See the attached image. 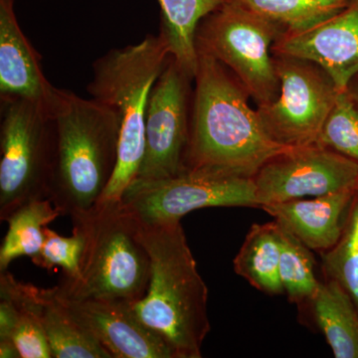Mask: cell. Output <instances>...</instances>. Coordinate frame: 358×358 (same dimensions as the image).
Instances as JSON below:
<instances>
[{"label":"cell","mask_w":358,"mask_h":358,"mask_svg":"<svg viewBox=\"0 0 358 358\" xmlns=\"http://www.w3.org/2000/svg\"><path fill=\"white\" fill-rule=\"evenodd\" d=\"M273 51L310 61L326 72L338 91L348 90L358 75V0L308 31L282 34Z\"/></svg>","instance_id":"obj_13"},{"label":"cell","mask_w":358,"mask_h":358,"mask_svg":"<svg viewBox=\"0 0 358 358\" xmlns=\"http://www.w3.org/2000/svg\"><path fill=\"white\" fill-rule=\"evenodd\" d=\"M186 169L214 167L253 178L275 155L291 148L266 131L249 94L227 67L199 52Z\"/></svg>","instance_id":"obj_1"},{"label":"cell","mask_w":358,"mask_h":358,"mask_svg":"<svg viewBox=\"0 0 358 358\" xmlns=\"http://www.w3.org/2000/svg\"><path fill=\"white\" fill-rule=\"evenodd\" d=\"M61 216L49 199L28 202L14 211L6 222L8 230L0 248V272L20 257L36 258L49 224Z\"/></svg>","instance_id":"obj_21"},{"label":"cell","mask_w":358,"mask_h":358,"mask_svg":"<svg viewBox=\"0 0 358 358\" xmlns=\"http://www.w3.org/2000/svg\"><path fill=\"white\" fill-rule=\"evenodd\" d=\"M85 244L84 234L76 227L73 228L71 237L61 236L55 231L47 227L42 248L32 262L47 270L61 268L64 273L62 280L73 281L80 275Z\"/></svg>","instance_id":"obj_26"},{"label":"cell","mask_w":358,"mask_h":358,"mask_svg":"<svg viewBox=\"0 0 358 358\" xmlns=\"http://www.w3.org/2000/svg\"><path fill=\"white\" fill-rule=\"evenodd\" d=\"M348 90L358 105V75L352 80V83L350 84Z\"/></svg>","instance_id":"obj_28"},{"label":"cell","mask_w":358,"mask_h":358,"mask_svg":"<svg viewBox=\"0 0 358 358\" xmlns=\"http://www.w3.org/2000/svg\"><path fill=\"white\" fill-rule=\"evenodd\" d=\"M317 143L358 162V105L348 90L336 94Z\"/></svg>","instance_id":"obj_25"},{"label":"cell","mask_w":358,"mask_h":358,"mask_svg":"<svg viewBox=\"0 0 358 358\" xmlns=\"http://www.w3.org/2000/svg\"><path fill=\"white\" fill-rule=\"evenodd\" d=\"M122 204L147 224L181 220L206 207H260L253 178L214 167L186 169L162 180H134Z\"/></svg>","instance_id":"obj_8"},{"label":"cell","mask_w":358,"mask_h":358,"mask_svg":"<svg viewBox=\"0 0 358 358\" xmlns=\"http://www.w3.org/2000/svg\"><path fill=\"white\" fill-rule=\"evenodd\" d=\"M226 0H157L162 11L160 33L171 56L194 79L199 66L197 28L207 15Z\"/></svg>","instance_id":"obj_18"},{"label":"cell","mask_w":358,"mask_h":358,"mask_svg":"<svg viewBox=\"0 0 358 358\" xmlns=\"http://www.w3.org/2000/svg\"><path fill=\"white\" fill-rule=\"evenodd\" d=\"M280 280L289 301L298 305L310 303L320 282L315 275L312 250L284 229H282Z\"/></svg>","instance_id":"obj_24"},{"label":"cell","mask_w":358,"mask_h":358,"mask_svg":"<svg viewBox=\"0 0 358 358\" xmlns=\"http://www.w3.org/2000/svg\"><path fill=\"white\" fill-rule=\"evenodd\" d=\"M55 131L49 199L72 220L93 210L114 176L121 121L95 99L58 89L50 107Z\"/></svg>","instance_id":"obj_2"},{"label":"cell","mask_w":358,"mask_h":358,"mask_svg":"<svg viewBox=\"0 0 358 358\" xmlns=\"http://www.w3.org/2000/svg\"><path fill=\"white\" fill-rule=\"evenodd\" d=\"M357 194L358 195V181H357Z\"/></svg>","instance_id":"obj_29"},{"label":"cell","mask_w":358,"mask_h":358,"mask_svg":"<svg viewBox=\"0 0 358 358\" xmlns=\"http://www.w3.org/2000/svg\"><path fill=\"white\" fill-rule=\"evenodd\" d=\"M56 91L18 24L13 0H0V96L28 99L50 107Z\"/></svg>","instance_id":"obj_14"},{"label":"cell","mask_w":358,"mask_h":358,"mask_svg":"<svg viewBox=\"0 0 358 358\" xmlns=\"http://www.w3.org/2000/svg\"><path fill=\"white\" fill-rule=\"evenodd\" d=\"M0 357L18 358L21 357L13 341H1L0 343Z\"/></svg>","instance_id":"obj_27"},{"label":"cell","mask_w":358,"mask_h":358,"mask_svg":"<svg viewBox=\"0 0 358 358\" xmlns=\"http://www.w3.org/2000/svg\"><path fill=\"white\" fill-rule=\"evenodd\" d=\"M282 229L275 221L253 224L234 259V271L263 293L284 294L280 280Z\"/></svg>","instance_id":"obj_17"},{"label":"cell","mask_w":358,"mask_h":358,"mask_svg":"<svg viewBox=\"0 0 358 358\" xmlns=\"http://www.w3.org/2000/svg\"><path fill=\"white\" fill-rule=\"evenodd\" d=\"M40 317L54 358H113L71 315L55 289H41Z\"/></svg>","instance_id":"obj_19"},{"label":"cell","mask_w":358,"mask_h":358,"mask_svg":"<svg viewBox=\"0 0 358 358\" xmlns=\"http://www.w3.org/2000/svg\"><path fill=\"white\" fill-rule=\"evenodd\" d=\"M171 57L164 35L148 34L138 43L115 48L95 61L87 91L110 108L121 121L114 176L95 208L122 203L138 176L145 154V115L152 87Z\"/></svg>","instance_id":"obj_4"},{"label":"cell","mask_w":358,"mask_h":358,"mask_svg":"<svg viewBox=\"0 0 358 358\" xmlns=\"http://www.w3.org/2000/svg\"><path fill=\"white\" fill-rule=\"evenodd\" d=\"M0 298L10 301L17 310L13 341L21 358L53 357L40 317L41 289L17 281L4 271L0 275Z\"/></svg>","instance_id":"obj_20"},{"label":"cell","mask_w":358,"mask_h":358,"mask_svg":"<svg viewBox=\"0 0 358 358\" xmlns=\"http://www.w3.org/2000/svg\"><path fill=\"white\" fill-rule=\"evenodd\" d=\"M357 189L263 205L282 229L312 251H327L338 241Z\"/></svg>","instance_id":"obj_15"},{"label":"cell","mask_w":358,"mask_h":358,"mask_svg":"<svg viewBox=\"0 0 358 358\" xmlns=\"http://www.w3.org/2000/svg\"><path fill=\"white\" fill-rule=\"evenodd\" d=\"M326 279L338 282L358 310V195L348 211L343 234L334 246L322 252Z\"/></svg>","instance_id":"obj_23"},{"label":"cell","mask_w":358,"mask_h":358,"mask_svg":"<svg viewBox=\"0 0 358 358\" xmlns=\"http://www.w3.org/2000/svg\"><path fill=\"white\" fill-rule=\"evenodd\" d=\"M58 296L113 358H178L166 341L138 319L131 301Z\"/></svg>","instance_id":"obj_12"},{"label":"cell","mask_w":358,"mask_h":358,"mask_svg":"<svg viewBox=\"0 0 358 358\" xmlns=\"http://www.w3.org/2000/svg\"><path fill=\"white\" fill-rule=\"evenodd\" d=\"M253 178L262 207L357 189L358 162L315 143L275 155Z\"/></svg>","instance_id":"obj_10"},{"label":"cell","mask_w":358,"mask_h":358,"mask_svg":"<svg viewBox=\"0 0 358 358\" xmlns=\"http://www.w3.org/2000/svg\"><path fill=\"white\" fill-rule=\"evenodd\" d=\"M192 79L171 56L148 98L145 154L134 180H162L185 171L190 134L188 85Z\"/></svg>","instance_id":"obj_11"},{"label":"cell","mask_w":358,"mask_h":358,"mask_svg":"<svg viewBox=\"0 0 358 358\" xmlns=\"http://www.w3.org/2000/svg\"><path fill=\"white\" fill-rule=\"evenodd\" d=\"M138 238L150 256V279L145 296L133 303L134 312L166 341L178 358L201 357L202 345L211 329L208 289L181 220L138 221Z\"/></svg>","instance_id":"obj_3"},{"label":"cell","mask_w":358,"mask_h":358,"mask_svg":"<svg viewBox=\"0 0 358 358\" xmlns=\"http://www.w3.org/2000/svg\"><path fill=\"white\" fill-rule=\"evenodd\" d=\"M308 305L334 357L358 358V310L345 289L326 279Z\"/></svg>","instance_id":"obj_16"},{"label":"cell","mask_w":358,"mask_h":358,"mask_svg":"<svg viewBox=\"0 0 358 358\" xmlns=\"http://www.w3.org/2000/svg\"><path fill=\"white\" fill-rule=\"evenodd\" d=\"M282 26L286 33L308 31L331 20L353 0H241Z\"/></svg>","instance_id":"obj_22"},{"label":"cell","mask_w":358,"mask_h":358,"mask_svg":"<svg viewBox=\"0 0 358 358\" xmlns=\"http://www.w3.org/2000/svg\"><path fill=\"white\" fill-rule=\"evenodd\" d=\"M277 56L279 95L273 102L259 106L257 112L268 134L284 147L315 145L338 90L319 66Z\"/></svg>","instance_id":"obj_9"},{"label":"cell","mask_w":358,"mask_h":358,"mask_svg":"<svg viewBox=\"0 0 358 358\" xmlns=\"http://www.w3.org/2000/svg\"><path fill=\"white\" fill-rule=\"evenodd\" d=\"M282 32L286 30L281 25L241 0H226L200 22L195 42L197 52L229 68L260 106L279 95L280 80L270 53Z\"/></svg>","instance_id":"obj_7"},{"label":"cell","mask_w":358,"mask_h":358,"mask_svg":"<svg viewBox=\"0 0 358 358\" xmlns=\"http://www.w3.org/2000/svg\"><path fill=\"white\" fill-rule=\"evenodd\" d=\"M82 231L85 250L76 280L54 287L70 300L138 301L147 293L150 259L138 238V221L122 203L94 208L74 219Z\"/></svg>","instance_id":"obj_5"},{"label":"cell","mask_w":358,"mask_h":358,"mask_svg":"<svg viewBox=\"0 0 358 358\" xmlns=\"http://www.w3.org/2000/svg\"><path fill=\"white\" fill-rule=\"evenodd\" d=\"M55 131L50 107L1 98L0 220L28 202L49 199Z\"/></svg>","instance_id":"obj_6"}]
</instances>
